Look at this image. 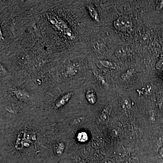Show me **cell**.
<instances>
[{"label":"cell","mask_w":163,"mask_h":163,"mask_svg":"<svg viewBox=\"0 0 163 163\" xmlns=\"http://www.w3.org/2000/svg\"><path fill=\"white\" fill-rule=\"evenodd\" d=\"M87 7L89 15L92 20L96 22H100L98 13L94 5L92 4H89L87 5Z\"/></svg>","instance_id":"cell-4"},{"label":"cell","mask_w":163,"mask_h":163,"mask_svg":"<svg viewBox=\"0 0 163 163\" xmlns=\"http://www.w3.org/2000/svg\"><path fill=\"white\" fill-rule=\"evenodd\" d=\"M115 55L120 59H125L129 58L131 54V49L126 45H121L116 48Z\"/></svg>","instance_id":"cell-3"},{"label":"cell","mask_w":163,"mask_h":163,"mask_svg":"<svg viewBox=\"0 0 163 163\" xmlns=\"http://www.w3.org/2000/svg\"><path fill=\"white\" fill-rule=\"evenodd\" d=\"M86 97L88 102L91 104H94L96 102V96L95 92L92 90L87 91L86 93Z\"/></svg>","instance_id":"cell-6"},{"label":"cell","mask_w":163,"mask_h":163,"mask_svg":"<svg viewBox=\"0 0 163 163\" xmlns=\"http://www.w3.org/2000/svg\"><path fill=\"white\" fill-rule=\"evenodd\" d=\"M114 27L117 30L126 31L130 30L133 26V22L130 17L127 16H119L113 23Z\"/></svg>","instance_id":"cell-2"},{"label":"cell","mask_w":163,"mask_h":163,"mask_svg":"<svg viewBox=\"0 0 163 163\" xmlns=\"http://www.w3.org/2000/svg\"><path fill=\"white\" fill-rule=\"evenodd\" d=\"M158 6L157 7V10H161L163 7V1H161L158 3Z\"/></svg>","instance_id":"cell-12"},{"label":"cell","mask_w":163,"mask_h":163,"mask_svg":"<svg viewBox=\"0 0 163 163\" xmlns=\"http://www.w3.org/2000/svg\"><path fill=\"white\" fill-rule=\"evenodd\" d=\"M65 143L63 141H57L54 145V151L57 155H62L66 148Z\"/></svg>","instance_id":"cell-5"},{"label":"cell","mask_w":163,"mask_h":163,"mask_svg":"<svg viewBox=\"0 0 163 163\" xmlns=\"http://www.w3.org/2000/svg\"><path fill=\"white\" fill-rule=\"evenodd\" d=\"M6 73V68L2 65H1V73L5 74Z\"/></svg>","instance_id":"cell-13"},{"label":"cell","mask_w":163,"mask_h":163,"mask_svg":"<svg viewBox=\"0 0 163 163\" xmlns=\"http://www.w3.org/2000/svg\"><path fill=\"white\" fill-rule=\"evenodd\" d=\"M17 120L16 124L13 125V130L9 132L12 134L7 135L9 138H6L5 142V148L16 154L25 153L35 154L47 148H51L54 150V147L49 146V140H47L46 135L42 133V130L36 129L35 126L31 125L32 123L24 122L22 119Z\"/></svg>","instance_id":"cell-1"},{"label":"cell","mask_w":163,"mask_h":163,"mask_svg":"<svg viewBox=\"0 0 163 163\" xmlns=\"http://www.w3.org/2000/svg\"><path fill=\"white\" fill-rule=\"evenodd\" d=\"M100 63L106 68H109V69L114 68V65L111 61L107 60H100Z\"/></svg>","instance_id":"cell-9"},{"label":"cell","mask_w":163,"mask_h":163,"mask_svg":"<svg viewBox=\"0 0 163 163\" xmlns=\"http://www.w3.org/2000/svg\"><path fill=\"white\" fill-rule=\"evenodd\" d=\"M135 70L132 68H130L126 71L121 75V78L124 80H127L130 78L134 74Z\"/></svg>","instance_id":"cell-8"},{"label":"cell","mask_w":163,"mask_h":163,"mask_svg":"<svg viewBox=\"0 0 163 163\" xmlns=\"http://www.w3.org/2000/svg\"><path fill=\"white\" fill-rule=\"evenodd\" d=\"M78 140L81 142H84L87 141L88 139L87 134L85 132H80L78 135Z\"/></svg>","instance_id":"cell-10"},{"label":"cell","mask_w":163,"mask_h":163,"mask_svg":"<svg viewBox=\"0 0 163 163\" xmlns=\"http://www.w3.org/2000/svg\"><path fill=\"white\" fill-rule=\"evenodd\" d=\"M156 68L157 69H159V70H162V69H163V60L159 61V62L157 63L156 65Z\"/></svg>","instance_id":"cell-11"},{"label":"cell","mask_w":163,"mask_h":163,"mask_svg":"<svg viewBox=\"0 0 163 163\" xmlns=\"http://www.w3.org/2000/svg\"><path fill=\"white\" fill-rule=\"evenodd\" d=\"M15 95L17 98L22 101H27L29 98V96L27 95L24 92L17 91L15 92Z\"/></svg>","instance_id":"cell-7"}]
</instances>
